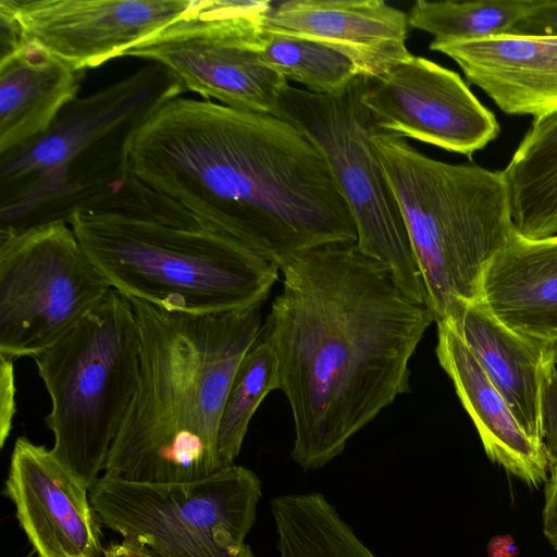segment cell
<instances>
[{
  "instance_id": "1",
  "label": "cell",
  "mask_w": 557,
  "mask_h": 557,
  "mask_svg": "<svg viewBox=\"0 0 557 557\" xmlns=\"http://www.w3.org/2000/svg\"><path fill=\"white\" fill-rule=\"evenodd\" d=\"M281 272L262 331L293 416L290 457L319 470L410 391V358L435 319L357 242L315 247Z\"/></svg>"
},
{
  "instance_id": "2",
  "label": "cell",
  "mask_w": 557,
  "mask_h": 557,
  "mask_svg": "<svg viewBox=\"0 0 557 557\" xmlns=\"http://www.w3.org/2000/svg\"><path fill=\"white\" fill-rule=\"evenodd\" d=\"M127 168L280 271L315 247L357 242L323 156L272 114L175 97L135 133Z\"/></svg>"
},
{
  "instance_id": "3",
  "label": "cell",
  "mask_w": 557,
  "mask_h": 557,
  "mask_svg": "<svg viewBox=\"0 0 557 557\" xmlns=\"http://www.w3.org/2000/svg\"><path fill=\"white\" fill-rule=\"evenodd\" d=\"M140 344V380L109 450L106 475L182 483L223 470L218 429L262 309L194 314L129 298Z\"/></svg>"
},
{
  "instance_id": "4",
  "label": "cell",
  "mask_w": 557,
  "mask_h": 557,
  "mask_svg": "<svg viewBox=\"0 0 557 557\" xmlns=\"http://www.w3.org/2000/svg\"><path fill=\"white\" fill-rule=\"evenodd\" d=\"M67 223L114 290L170 311L262 308L278 281L274 264L131 173Z\"/></svg>"
},
{
  "instance_id": "5",
  "label": "cell",
  "mask_w": 557,
  "mask_h": 557,
  "mask_svg": "<svg viewBox=\"0 0 557 557\" xmlns=\"http://www.w3.org/2000/svg\"><path fill=\"white\" fill-rule=\"evenodd\" d=\"M184 87L150 62L119 82L76 98L40 136L0 156V236L18 234L72 212L126 177L135 133Z\"/></svg>"
},
{
  "instance_id": "6",
  "label": "cell",
  "mask_w": 557,
  "mask_h": 557,
  "mask_svg": "<svg viewBox=\"0 0 557 557\" xmlns=\"http://www.w3.org/2000/svg\"><path fill=\"white\" fill-rule=\"evenodd\" d=\"M373 147L398 203L435 323L481 301L493 258L516 232L503 171L453 164L377 131Z\"/></svg>"
},
{
  "instance_id": "7",
  "label": "cell",
  "mask_w": 557,
  "mask_h": 557,
  "mask_svg": "<svg viewBox=\"0 0 557 557\" xmlns=\"http://www.w3.org/2000/svg\"><path fill=\"white\" fill-rule=\"evenodd\" d=\"M129 298L112 289L73 329L33 358L51 400L52 455L90 491L140 380Z\"/></svg>"
},
{
  "instance_id": "8",
  "label": "cell",
  "mask_w": 557,
  "mask_h": 557,
  "mask_svg": "<svg viewBox=\"0 0 557 557\" xmlns=\"http://www.w3.org/2000/svg\"><path fill=\"white\" fill-rule=\"evenodd\" d=\"M366 77L335 96L288 86L275 116L298 128L323 156L355 221L359 249L383 263L406 296L428 306L398 203L372 144L381 129L361 100Z\"/></svg>"
},
{
  "instance_id": "9",
  "label": "cell",
  "mask_w": 557,
  "mask_h": 557,
  "mask_svg": "<svg viewBox=\"0 0 557 557\" xmlns=\"http://www.w3.org/2000/svg\"><path fill=\"white\" fill-rule=\"evenodd\" d=\"M91 505L108 529L157 557H256L245 542L262 496L259 476L233 465L182 483L101 475Z\"/></svg>"
},
{
  "instance_id": "10",
  "label": "cell",
  "mask_w": 557,
  "mask_h": 557,
  "mask_svg": "<svg viewBox=\"0 0 557 557\" xmlns=\"http://www.w3.org/2000/svg\"><path fill=\"white\" fill-rule=\"evenodd\" d=\"M271 5L267 0H195L184 16L125 55L165 66L185 90L206 100L275 115L289 85L261 53Z\"/></svg>"
},
{
  "instance_id": "11",
  "label": "cell",
  "mask_w": 557,
  "mask_h": 557,
  "mask_svg": "<svg viewBox=\"0 0 557 557\" xmlns=\"http://www.w3.org/2000/svg\"><path fill=\"white\" fill-rule=\"evenodd\" d=\"M67 222L0 237V356L34 357L112 290Z\"/></svg>"
},
{
  "instance_id": "12",
  "label": "cell",
  "mask_w": 557,
  "mask_h": 557,
  "mask_svg": "<svg viewBox=\"0 0 557 557\" xmlns=\"http://www.w3.org/2000/svg\"><path fill=\"white\" fill-rule=\"evenodd\" d=\"M361 100L379 129L469 158L500 133L458 73L423 57L367 76Z\"/></svg>"
},
{
  "instance_id": "13",
  "label": "cell",
  "mask_w": 557,
  "mask_h": 557,
  "mask_svg": "<svg viewBox=\"0 0 557 557\" xmlns=\"http://www.w3.org/2000/svg\"><path fill=\"white\" fill-rule=\"evenodd\" d=\"M195 0H0L25 42L77 71L98 66L156 37Z\"/></svg>"
},
{
  "instance_id": "14",
  "label": "cell",
  "mask_w": 557,
  "mask_h": 557,
  "mask_svg": "<svg viewBox=\"0 0 557 557\" xmlns=\"http://www.w3.org/2000/svg\"><path fill=\"white\" fill-rule=\"evenodd\" d=\"M87 486L44 445L15 440L4 494L38 557H103Z\"/></svg>"
},
{
  "instance_id": "15",
  "label": "cell",
  "mask_w": 557,
  "mask_h": 557,
  "mask_svg": "<svg viewBox=\"0 0 557 557\" xmlns=\"http://www.w3.org/2000/svg\"><path fill=\"white\" fill-rule=\"evenodd\" d=\"M408 26V14L382 0H287L272 2L265 27L332 47L380 77L413 55Z\"/></svg>"
},
{
  "instance_id": "16",
  "label": "cell",
  "mask_w": 557,
  "mask_h": 557,
  "mask_svg": "<svg viewBox=\"0 0 557 557\" xmlns=\"http://www.w3.org/2000/svg\"><path fill=\"white\" fill-rule=\"evenodd\" d=\"M505 113L537 119L557 111V36L503 35L430 44Z\"/></svg>"
},
{
  "instance_id": "17",
  "label": "cell",
  "mask_w": 557,
  "mask_h": 557,
  "mask_svg": "<svg viewBox=\"0 0 557 557\" xmlns=\"http://www.w3.org/2000/svg\"><path fill=\"white\" fill-rule=\"evenodd\" d=\"M436 326L438 363L450 377L490 460L529 486L545 483L550 469L545 448L524 432L455 330L446 322H437Z\"/></svg>"
},
{
  "instance_id": "18",
  "label": "cell",
  "mask_w": 557,
  "mask_h": 557,
  "mask_svg": "<svg viewBox=\"0 0 557 557\" xmlns=\"http://www.w3.org/2000/svg\"><path fill=\"white\" fill-rule=\"evenodd\" d=\"M446 323L472 351L524 432L544 447L543 384L547 370L557 364V345L511 330L482 301L469 305Z\"/></svg>"
},
{
  "instance_id": "19",
  "label": "cell",
  "mask_w": 557,
  "mask_h": 557,
  "mask_svg": "<svg viewBox=\"0 0 557 557\" xmlns=\"http://www.w3.org/2000/svg\"><path fill=\"white\" fill-rule=\"evenodd\" d=\"M481 301L511 330L557 345V234L516 231L484 272Z\"/></svg>"
},
{
  "instance_id": "20",
  "label": "cell",
  "mask_w": 557,
  "mask_h": 557,
  "mask_svg": "<svg viewBox=\"0 0 557 557\" xmlns=\"http://www.w3.org/2000/svg\"><path fill=\"white\" fill-rule=\"evenodd\" d=\"M83 76L35 42L0 58V156L44 134L77 98Z\"/></svg>"
},
{
  "instance_id": "21",
  "label": "cell",
  "mask_w": 557,
  "mask_h": 557,
  "mask_svg": "<svg viewBox=\"0 0 557 557\" xmlns=\"http://www.w3.org/2000/svg\"><path fill=\"white\" fill-rule=\"evenodd\" d=\"M502 171L516 231L530 239L557 234V111L533 119Z\"/></svg>"
},
{
  "instance_id": "22",
  "label": "cell",
  "mask_w": 557,
  "mask_h": 557,
  "mask_svg": "<svg viewBox=\"0 0 557 557\" xmlns=\"http://www.w3.org/2000/svg\"><path fill=\"white\" fill-rule=\"evenodd\" d=\"M278 557H379L320 492L270 502Z\"/></svg>"
},
{
  "instance_id": "23",
  "label": "cell",
  "mask_w": 557,
  "mask_h": 557,
  "mask_svg": "<svg viewBox=\"0 0 557 557\" xmlns=\"http://www.w3.org/2000/svg\"><path fill=\"white\" fill-rule=\"evenodd\" d=\"M536 0H418L408 13L412 28L433 35L431 44L530 36Z\"/></svg>"
},
{
  "instance_id": "24",
  "label": "cell",
  "mask_w": 557,
  "mask_h": 557,
  "mask_svg": "<svg viewBox=\"0 0 557 557\" xmlns=\"http://www.w3.org/2000/svg\"><path fill=\"white\" fill-rule=\"evenodd\" d=\"M278 387V359L261 329L236 370L221 413L218 453L224 469L235 465L251 418L268 394Z\"/></svg>"
},
{
  "instance_id": "25",
  "label": "cell",
  "mask_w": 557,
  "mask_h": 557,
  "mask_svg": "<svg viewBox=\"0 0 557 557\" xmlns=\"http://www.w3.org/2000/svg\"><path fill=\"white\" fill-rule=\"evenodd\" d=\"M264 61L287 81L319 95L342 94L361 74L347 55L319 41L268 30L262 42Z\"/></svg>"
},
{
  "instance_id": "26",
  "label": "cell",
  "mask_w": 557,
  "mask_h": 557,
  "mask_svg": "<svg viewBox=\"0 0 557 557\" xmlns=\"http://www.w3.org/2000/svg\"><path fill=\"white\" fill-rule=\"evenodd\" d=\"M543 444L550 468L557 465V364L545 375L542 393Z\"/></svg>"
},
{
  "instance_id": "27",
  "label": "cell",
  "mask_w": 557,
  "mask_h": 557,
  "mask_svg": "<svg viewBox=\"0 0 557 557\" xmlns=\"http://www.w3.org/2000/svg\"><path fill=\"white\" fill-rule=\"evenodd\" d=\"M16 387L13 360L0 356V447L10 436L16 413Z\"/></svg>"
},
{
  "instance_id": "28",
  "label": "cell",
  "mask_w": 557,
  "mask_h": 557,
  "mask_svg": "<svg viewBox=\"0 0 557 557\" xmlns=\"http://www.w3.org/2000/svg\"><path fill=\"white\" fill-rule=\"evenodd\" d=\"M542 521L546 540L557 550V465L549 469L545 482Z\"/></svg>"
},
{
  "instance_id": "29",
  "label": "cell",
  "mask_w": 557,
  "mask_h": 557,
  "mask_svg": "<svg viewBox=\"0 0 557 557\" xmlns=\"http://www.w3.org/2000/svg\"><path fill=\"white\" fill-rule=\"evenodd\" d=\"M103 557H157V555L144 546L124 540L107 546Z\"/></svg>"
},
{
  "instance_id": "30",
  "label": "cell",
  "mask_w": 557,
  "mask_h": 557,
  "mask_svg": "<svg viewBox=\"0 0 557 557\" xmlns=\"http://www.w3.org/2000/svg\"><path fill=\"white\" fill-rule=\"evenodd\" d=\"M486 550L488 557H517L519 553L515 540L508 534L494 536Z\"/></svg>"
}]
</instances>
